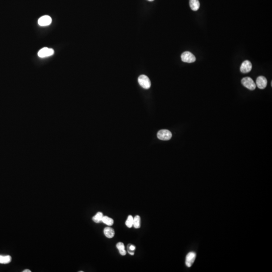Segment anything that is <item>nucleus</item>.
Wrapping results in <instances>:
<instances>
[{"instance_id":"12","label":"nucleus","mask_w":272,"mask_h":272,"mask_svg":"<svg viewBox=\"0 0 272 272\" xmlns=\"http://www.w3.org/2000/svg\"><path fill=\"white\" fill-rule=\"evenodd\" d=\"M116 248H117V249H118V250L119 251V253H120L122 256H126V253H127V252H126V250H125L124 244H123V242H118V244H116Z\"/></svg>"},{"instance_id":"20","label":"nucleus","mask_w":272,"mask_h":272,"mask_svg":"<svg viewBox=\"0 0 272 272\" xmlns=\"http://www.w3.org/2000/svg\"><path fill=\"white\" fill-rule=\"evenodd\" d=\"M23 272H31V271L29 270H25L23 271Z\"/></svg>"},{"instance_id":"7","label":"nucleus","mask_w":272,"mask_h":272,"mask_svg":"<svg viewBox=\"0 0 272 272\" xmlns=\"http://www.w3.org/2000/svg\"><path fill=\"white\" fill-rule=\"evenodd\" d=\"M241 71L242 73H248L250 72L252 69V64L250 61H245L241 65Z\"/></svg>"},{"instance_id":"13","label":"nucleus","mask_w":272,"mask_h":272,"mask_svg":"<svg viewBox=\"0 0 272 272\" xmlns=\"http://www.w3.org/2000/svg\"><path fill=\"white\" fill-rule=\"evenodd\" d=\"M134 228L139 229L141 227V218L138 215L136 216L133 220V226Z\"/></svg>"},{"instance_id":"9","label":"nucleus","mask_w":272,"mask_h":272,"mask_svg":"<svg viewBox=\"0 0 272 272\" xmlns=\"http://www.w3.org/2000/svg\"><path fill=\"white\" fill-rule=\"evenodd\" d=\"M52 21V20L51 17H49L48 15H45V16L41 17L38 19V24L41 26H48V25L51 24Z\"/></svg>"},{"instance_id":"11","label":"nucleus","mask_w":272,"mask_h":272,"mask_svg":"<svg viewBox=\"0 0 272 272\" xmlns=\"http://www.w3.org/2000/svg\"><path fill=\"white\" fill-rule=\"evenodd\" d=\"M189 3L190 8L193 11H197L200 8V4L199 0H190Z\"/></svg>"},{"instance_id":"19","label":"nucleus","mask_w":272,"mask_h":272,"mask_svg":"<svg viewBox=\"0 0 272 272\" xmlns=\"http://www.w3.org/2000/svg\"><path fill=\"white\" fill-rule=\"evenodd\" d=\"M128 253L130 254V255H134V251H132V250H129V249H128Z\"/></svg>"},{"instance_id":"18","label":"nucleus","mask_w":272,"mask_h":272,"mask_svg":"<svg viewBox=\"0 0 272 272\" xmlns=\"http://www.w3.org/2000/svg\"><path fill=\"white\" fill-rule=\"evenodd\" d=\"M136 247L134 245H128V249L132 250V251H135V250Z\"/></svg>"},{"instance_id":"16","label":"nucleus","mask_w":272,"mask_h":272,"mask_svg":"<svg viewBox=\"0 0 272 272\" xmlns=\"http://www.w3.org/2000/svg\"><path fill=\"white\" fill-rule=\"evenodd\" d=\"M102 222L108 226H112L114 224V221L112 218L109 217L108 216H103Z\"/></svg>"},{"instance_id":"1","label":"nucleus","mask_w":272,"mask_h":272,"mask_svg":"<svg viewBox=\"0 0 272 272\" xmlns=\"http://www.w3.org/2000/svg\"><path fill=\"white\" fill-rule=\"evenodd\" d=\"M138 82L140 85L144 89H149L151 87L150 80L147 76L142 75L138 78Z\"/></svg>"},{"instance_id":"3","label":"nucleus","mask_w":272,"mask_h":272,"mask_svg":"<svg viewBox=\"0 0 272 272\" xmlns=\"http://www.w3.org/2000/svg\"><path fill=\"white\" fill-rule=\"evenodd\" d=\"M181 59L182 62L187 63H194L196 60L195 56L190 52H185L182 53Z\"/></svg>"},{"instance_id":"4","label":"nucleus","mask_w":272,"mask_h":272,"mask_svg":"<svg viewBox=\"0 0 272 272\" xmlns=\"http://www.w3.org/2000/svg\"><path fill=\"white\" fill-rule=\"evenodd\" d=\"M157 137L159 139L163 141H167L172 137L171 132L167 130H161L157 133Z\"/></svg>"},{"instance_id":"10","label":"nucleus","mask_w":272,"mask_h":272,"mask_svg":"<svg viewBox=\"0 0 272 272\" xmlns=\"http://www.w3.org/2000/svg\"><path fill=\"white\" fill-rule=\"evenodd\" d=\"M104 235L107 238H112L115 236V232L114 229L110 227H107L103 230Z\"/></svg>"},{"instance_id":"8","label":"nucleus","mask_w":272,"mask_h":272,"mask_svg":"<svg viewBox=\"0 0 272 272\" xmlns=\"http://www.w3.org/2000/svg\"><path fill=\"white\" fill-rule=\"evenodd\" d=\"M196 254L194 252H190L186 255V265L187 267H191L196 259Z\"/></svg>"},{"instance_id":"6","label":"nucleus","mask_w":272,"mask_h":272,"mask_svg":"<svg viewBox=\"0 0 272 272\" xmlns=\"http://www.w3.org/2000/svg\"><path fill=\"white\" fill-rule=\"evenodd\" d=\"M53 53L54 51L53 49L44 48L38 52V56L40 57H45L52 56Z\"/></svg>"},{"instance_id":"14","label":"nucleus","mask_w":272,"mask_h":272,"mask_svg":"<svg viewBox=\"0 0 272 272\" xmlns=\"http://www.w3.org/2000/svg\"><path fill=\"white\" fill-rule=\"evenodd\" d=\"M11 256L0 255V264H8L11 262Z\"/></svg>"},{"instance_id":"2","label":"nucleus","mask_w":272,"mask_h":272,"mask_svg":"<svg viewBox=\"0 0 272 272\" xmlns=\"http://www.w3.org/2000/svg\"><path fill=\"white\" fill-rule=\"evenodd\" d=\"M241 83L250 90H253L256 89V85L253 80L250 77H245L241 80Z\"/></svg>"},{"instance_id":"17","label":"nucleus","mask_w":272,"mask_h":272,"mask_svg":"<svg viewBox=\"0 0 272 272\" xmlns=\"http://www.w3.org/2000/svg\"><path fill=\"white\" fill-rule=\"evenodd\" d=\"M134 217L132 215H129L126 220V225L128 228H131L133 226Z\"/></svg>"},{"instance_id":"21","label":"nucleus","mask_w":272,"mask_h":272,"mask_svg":"<svg viewBox=\"0 0 272 272\" xmlns=\"http://www.w3.org/2000/svg\"><path fill=\"white\" fill-rule=\"evenodd\" d=\"M148 1H150V2H152V1H154V0H148Z\"/></svg>"},{"instance_id":"5","label":"nucleus","mask_w":272,"mask_h":272,"mask_svg":"<svg viewBox=\"0 0 272 272\" xmlns=\"http://www.w3.org/2000/svg\"><path fill=\"white\" fill-rule=\"evenodd\" d=\"M267 83L268 82L267 79L263 76H260L257 79L256 85L257 86L258 88L264 89L267 87Z\"/></svg>"},{"instance_id":"15","label":"nucleus","mask_w":272,"mask_h":272,"mask_svg":"<svg viewBox=\"0 0 272 272\" xmlns=\"http://www.w3.org/2000/svg\"><path fill=\"white\" fill-rule=\"evenodd\" d=\"M103 217V213L100 212H98L94 216H93L92 220L95 223H100V222H102Z\"/></svg>"}]
</instances>
